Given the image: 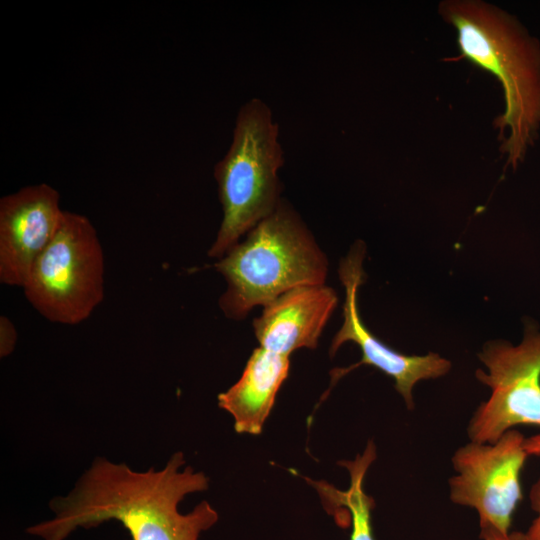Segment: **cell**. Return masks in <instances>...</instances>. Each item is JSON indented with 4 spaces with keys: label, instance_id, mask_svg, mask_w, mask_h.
I'll use <instances>...</instances> for the list:
<instances>
[{
    "label": "cell",
    "instance_id": "cell-13",
    "mask_svg": "<svg viewBox=\"0 0 540 540\" xmlns=\"http://www.w3.org/2000/svg\"><path fill=\"white\" fill-rule=\"evenodd\" d=\"M524 446L529 456H540V432L525 438ZM530 498L536 517L526 533L531 540H540V480L533 486Z\"/></svg>",
    "mask_w": 540,
    "mask_h": 540
},
{
    "label": "cell",
    "instance_id": "cell-10",
    "mask_svg": "<svg viewBox=\"0 0 540 540\" xmlns=\"http://www.w3.org/2000/svg\"><path fill=\"white\" fill-rule=\"evenodd\" d=\"M337 303L335 290L325 284L283 293L253 320L260 347L285 356L300 348L315 349Z\"/></svg>",
    "mask_w": 540,
    "mask_h": 540
},
{
    "label": "cell",
    "instance_id": "cell-2",
    "mask_svg": "<svg viewBox=\"0 0 540 540\" xmlns=\"http://www.w3.org/2000/svg\"><path fill=\"white\" fill-rule=\"evenodd\" d=\"M442 18L457 31L460 55L492 74L504 111L494 120L506 165L516 169L540 130V42L508 12L481 0H446Z\"/></svg>",
    "mask_w": 540,
    "mask_h": 540
},
{
    "label": "cell",
    "instance_id": "cell-9",
    "mask_svg": "<svg viewBox=\"0 0 540 540\" xmlns=\"http://www.w3.org/2000/svg\"><path fill=\"white\" fill-rule=\"evenodd\" d=\"M64 211L46 183L0 199V282L24 287L31 269L57 233Z\"/></svg>",
    "mask_w": 540,
    "mask_h": 540
},
{
    "label": "cell",
    "instance_id": "cell-14",
    "mask_svg": "<svg viewBox=\"0 0 540 540\" xmlns=\"http://www.w3.org/2000/svg\"><path fill=\"white\" fill-rule=\"evenodd\" d=\"M17 340V331L12 321L2 315L0 316V356L6 357L14 350Z\"/></svg>",
    "mask_w": 540,
    "mask_h": 540
},
{
    "label": "cell",
    "instance_id": "cell-12",
    "mask_svg": "<svg viewBox=\"0 0 540 540\" xmlns=\"http://www.w3.org/2000/svg\"><path fill=\"white\" fill-rule=\"evenodd\" d=\"M375 458L376 448L374 443L369 441L363 454L357 455L353 461L340 462L350 475V485L346 491H341L324 481L309 480L324 503L326 502L329 513L339 508L347 511L352 526L349 540H375L371 524L374 500L363 489L365 474Z\"/></svg>",
    "mask_w": 540,
    "mask_h": 540
},
{
    "label": "cell",
    "instance_id": "cell-6",
    "mask_svg": "<svg viewBox=\"0 0 540 540\" xmlns=\"http://www.w3.org/2000/svg\"><path fill=\"white\" fill-rule=\"evenodd\" d=\"M487 371L477 379L491 389L489 399L473 414L468 435L472 442L494 443L518 425L540 427V330L525 325L522 341L487 342L478 354Z\"/></svg>",
    "mask_w": 540,
    "mask_h": 540
},
{
    "label": "cell",
    "instance_id": "cell-15",
    "mask_svg": "<svg viewBox=\"0 0 540 540\" xmlns=\"http://www.w3.org/2000/svg\"><path fill=\"white\" fill-rule=\"evenodd\" d=\"M480 538L482 540H531L527 533L515 531L502 535L488 528L480 529Z\"/></svg>",
    "mask_w": 540,
    "mask_h": 540
},
{
    "label": "cell",
    "instance_id": "cell-8",
    "mask_svg": "<svg viewBox=\"0 0 540 540\" xmlns=\"http://www.w3.org/2000/svg\"><path fill=\"white\" fill-rule=\"evenodd\" d=\"M364 245H355L339 267V277L345 289L343 323L332 339L330 355L346 342H354L362 352L361 360L347 368L337 369L332 382L361 366L370 365L395 381V388L403 397L407 407L413 408V387L421 380L434 379L447 374L451 368L449 360L437 353L409 356L395 351L370 332L361 320L358 309V289L363 282L362 261Z\"/></svg>",
    "mask_w": 540,
    "mask_h": 540
},
{
    "label": "cell",
    "instance_id": "cell-1",
    "mask_svg": "<svg viewBox=\"0 0 540 540\" xmlns=\"http://www.w3.org/2000/svg\"><path fill=\"white\" fill-rule=\"evenodd\" d=\"M181 452L160 469H131L97 457L66 495L50 503L52 519L27 529L44 540H64L77 528H92L117 520L132 540H198L218 521L216 510L202 501L181 514L179 503L188 494L204 491L209 479L188 466Z\"/></svg>",
    "mask_w": 540,
    "mask_h": 540
},
{
    "label": "cell",
    "instance_id": "cell-4",
    "mask_svg": "<svg viewBox=\"0 0 540 540\" xmlns=\"http://www.w3.org/2000/svg\"><path fill=\"white\" fill-rule=\"evenodd\" d=\"M278 124L258 98L239 110L231 145L215 165L223 219L208 256L221 258L281 202L278 171L283 165Z\"/></svg>",
    "mask_w": 540,
    "mask_h": 540
},
{
    "label": "cell",
    "instance_id": "cell-11",
    "mask_svg": "<svg viewBox=\"0 0 540 540\" xmlns=\"http://www.w3.org/2000/svg\"><path fill=\"white\" fill-rule=\"evenodd\" d=\"M289 366V356L259 346L249 357L239 380L218 395V405L232 415L237 433L262 432Z\"/></svg>",
    "mask_w": 540,
    "mask_h": 540
},
{
    "label": "cell",
    "instance_id": "cell-3",
    "mask_svg": "<svg viewBox=\"0 0 540 540\" xmlns=\"http://www.w3.org/2000/svg\"><path fill=\"white\" fill-rule=\"evenodd\" d=\"M214 268L227 283L220 309L227 318L240 320L293 288L325 284L328 261L301 217L282 199Z\"/></svg>",
    "mask_w": 540,
    "mask_h": 540
},
{
    "label": "cell",
    "instance_id": "cell-7",
    "mask_svg": "<svg viewBox=\"0 0 540 540\" xmlns=\"http://www.w3.org/2000/svg\"><path fill=\"white\" fill-rule=\"evenodd\" d=\"M525 437L511 429L494 443L470 442L454 453L457 474L451 477L450 498L479 515L480 529L510 533L513 514L522 499L521 472L529 456Z\"/></svg>",
    "mask_w": 540,
    "mask_h": 540
},
{
    "label": "cell",
    "instance_id": "cell-5",
    "mask_svg": "<svg viewBox=\"0 0 540 540\" xmlns=\"http://www.w3.org/2000/svg\"><path fill=\"white\" fill-rule=\"evenodd\" d=\"M23 289L33 308L51 322L76 325L91 315L104 296V255L85 215L64 211Z\"/></svg>",
    "mask_w": 540,
    "mask_h": 540
}]
</instances>
